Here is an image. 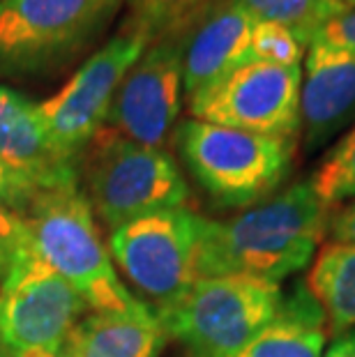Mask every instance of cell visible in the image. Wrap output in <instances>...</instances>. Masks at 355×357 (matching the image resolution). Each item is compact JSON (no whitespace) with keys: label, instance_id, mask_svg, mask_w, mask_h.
I'll list each match as a JSON object with an SVG mask.
<instances>
[{"label":"cell","instance_id":"obj_14","mask_svg":"<svg viewBox=\"0 0 355 357\" xmlns=\"http://www.w3.org/2000/svg\"><path fill=\"white\" fill-rule=\"evenodd\" d=\"M256 19L233 0H213L183 35L185 100L247 65Z\"/></svg>","mask_w":355,"mask_h":357},{"label":"cell","instance_id":"obj_9","mask_svg":"<svg viewBox=\"0 0 355 357\" xmlns=\"http://www.w3.org/2000/svg\"><path fill=\"white\" fill-rule=\"evenodd\" d=\"M148 44L141 33L123 26L54 97L40 102L51 141L67 159L79 164L86 148L104 129L120 83Z\"/></svg>","mask_w":355,"mask_h":357},{"label":"cell","instance_id":"obj_1","mask_svg":"<svg viewBox=\"0 0 355 357\" xmlns=\"http://www.w3.org/2000/svg\"><path fill=\"white\" fill-rule=\"evenodd\" d=\"M332 212L307 180L279 189L229 219L201 224L199 275H243L282 284L312 265Z\"/></svg>","mask_w":355,"mask_h":357},{"label":"cell","instance_id":"obj_27","mask_svg":"<svg viewBox=\"0 0 355 357\" xmlns=\"http://www.w3.org/2000/svg\"><path fill=\"white\" fill-rule=\"evenodd\" d=\"M14 357H65L63 353H47V351H33V353H21Z\"/></svg>","mask_w":355,"mask_h":357},{"label":"cell","instance_id":"obj_7","mask_svg":"<svg viewBox=\"0 0 355 357\" xmlns=\"http://www.w3.org/2000/svg\"><path fill=\"white\" fill-rule=\"evenodd\" d=\"M201 215L180 208L139 217L111 231L107 247L113 265L155 311L173 307L201 279Z\"/></svg>","mask_w":355,"mask_h":357},{"label":"cell","instance_id":"obj_21","mask_svg":"<svg viewBox=\"0 0 355 357\" xmlns=\"http://www.w3.org/2000/svg\"><path fill=\"white\" fill-rule=\"evenodd\" d=\"M307 42L298 33L275 21L256 19L252 40H249L247 63H266L279 67H302Z\"/></svg>","mask_w":355,"mask_h":357},{"label":"cell","instance_id":"obj_29","mask_svg":"<svg viewBox=\"0 0 355 357\" xmlns=\"http://www.w3.org/2000/svg\"><path fill=\"white\" fill-rule=\"evenodd\" d=\"M0 357H14V355H12L10 351H7V348H5L3 344H0Z\"/></svg>","mask_w":355,"mask_h":357},{"label":"cell","instance_id":"obj_16","mask_svg":"<svg viewBox=\"0 0 355 357\" xmlns=\"http://www.w3.org/2000/svg\"><path fill=\"white\" fill-rule=\"evenodd\" d=\"M330 339L326 316L305 284L282 295L275 318L233 357H323Z\"/></svg>","mask_w":355,"mask_h":357},{"label":"cell","instance_id":"obj_19","mask_svg":"<svg viewBox=\"0 0 355 357\" xmlns=\"http://www.w3.org/2000/svg\"><path fill=\"white\" fill-rule=\"evenodd\" d=\"M307 182L328 208L355 201V123L332 143Z\"/></svg>","mask_w":355,"mask_h":357},{"label":"cell","instance_id":"obj_22","mask_svg":"<svg viewBox=\"0 0 355 357\" xmlns=\"http://www.w3.org/2000/svg\"><path fill=\"white\" fill-rule=\"evenodd\" d=\"M33 247L26 219L0 205V281L14 268L17 258Z\"/></svg>","mask_w":355,"mask_h":357},{"label":"cell","instance_id":"obj_5","mask_svg":"<svg viewBox=\"0 0 355 357\" xmlns=\"http://www.w3.org/2000/svg\"><path fill=\"white\" fill-rule=\"evenodd\" d=\"M86 199L104 229L190 203V185L176 157L102 129L79 159Z\"/></svg>","mask_w":355,"mask_h":357},{"label":"cell","instance_id":"obj_12","mask_svg":"<svg viewBox=\"0 0 355 357\" xmlns=\"http://www.w3.org/2000/svg\"><path fill=\"white\" fill-rule=\"evenodd\" d=\"M355 123V51L312 40L302 60L300 136L307 153Z\"/></svg>","mask_w":355,"mask_h":357},{"label":"cell","instance_id":"obj_28","mask_svg":"<svg viewBox=\"0 0 355 357\" xmlns=\"http://www.w3.org/2000/svg\"><path fill=\"white\" fill-rule=\"evenodd\" d=\"M339 10L342 12H351V10H355V0H332Z\"/></svg>","mask_w":355,"mask_h":357},{"label":"cell","instance_id":"obj_3","mask_svg":"<svg viewBox=\"0 0 355 357\" xmlns=\"http://www.w3.org/2000/svg\"><path fill=\"white\" fill-rule=\"evenodd\" d=\"M24 219L33 249L90 311H130L143 305L120 279L81 187L40 192Z\"/></svg>","mask_w":355,"mask_h":357},{"label":"cell","instance_id":"obj_20","mask_svg":"<svg viewBox=\"0 0 355 357\" xmlns=\"http://www.w3.org/2000/svg\"><path fill=\"white\" fill-rule=\"evenodd\" d=\"M233 3L247 10L254 19L275 21L291 28L307 42V47L332 17L342 14L332 0H233Z\"/></svg>","mask_w":355,"mask_h":357},{"label":"cell","instance_id":"obj_23","mask_svg":"<svg viewBox=\"0 0 355 357\" xmlns=\"http://www.w3.org/2000/svg\"><path fill=\"white\" fill-rule=\"evenodd\" d=\"M37 189L24 180L19 173H14L3 159H0V205L12 212H17L19 217H26L30 205L37 199Z\"/></svg>","mask_w":355,"mask_h":357},{"label":"cell","instance_id":"obj_6","mask_svg":"<svg viewBox=\"0 0 355 357\" xmlns=\"http://www.w3.org/2000/svg\"><path fill=\"white\" fill-rule=\"evenodd\" d=\"M282 286L243 275L201 277L176 305L157 311L187 357H233L273 321Z\"/></svg>","mask_w":355,"mask_h":357},{"label":"cell","instance_id":"obj_25","mask_svg":"<svg viewBox=\"0 0 355 357\" xmlns=\"http://www.w3.org/2000/svg\"><path fill=\"white\" fill-rule=\"evenodd\" d=\"M328 235L335 242H351V245H355V201L342 205L330 217Z\"/></svg>","mask_w":355,"mask_h":357},{"label":"cell","instance_id":"obj_17","mask_svg":"<svg viewBox=\"0 0 355 357\" xmlns=\"http://www.w3.org/2000/svg\"><path fill=\"white\" fill-rule=\"evenodd\" d=\"M302 284L319 302L332 339L355 330V245L335 240L323 245Z\"/></svg>","mask_w":355,"mask_h":357},{"label":"cell","instance_id":"obj_11","mask_svg":"<svg viewBox=\"0 0 355 357\" xmlns=\"http://www.w3.org/2000/svg\"><path fill=\"white\" fill-rule=\"evenodd\" d=\"M185 100L183 35L148 44L113 97L104 129L150 148H164Z\"/></svg>","mask_w":355,"mask_h":357},{"label":"cell","instance_id":"obj_8","mask_svg":"<svg viewBox=\"0 0 355 357\" xmlns=\"http://www.w3.org/2000/svg\"><path fill=\"white\" fill-rule=\"evenodd\" d=\"M88 305L33 247L0 286V344L12 355L60 353Z\"/></svg>","mask_w":355,"mask_h":357},{"label":"cell","instance_id":"obj_15","mask_svg":"<svg viewBox=\"0 0 355 357\" xmlns=\"http://www.w3.org/2000/svg\"><path fill=\"white\" fill-rule=\"evenodd\" d=\"M166 332L157 311L143 302L130 311H90L65 341V357H160Z\"/></svg>","mask_w":355,"mask_h":357},{"label":"cell","instance_id":"obj_4","mask_svg":"<svg viewBox=\"0 0 355 357\" xmlns=\"http://www.w3.org/2000/svg\"><path fill=\"white\" fill-rule=\"evenodd\" d=\"M127 0H0V81L58 74L90 51Z\"/></svg>","mask_w":355,"mask_h":357},{"label":"cell","instance_id":"obj_18","mask_svg":"<svg viewBox=\"0 0 355 357\" xmlns=\"http://www.w3.org/2000/svg\"><path fill=\"white\" fill-rule=\"evenodd\" d=\"M213 0H127L125 26L153 44L164 37H180Z\"/></svg>","mask_w":355,"mask_h":357},{"label":"cell","instance_id":"obj_24","mask_svg":"<svg viewBox=\"0 0 355 357\" xmlns=\"http://www.w3.org/2000/svg\"><path fill=\"white\" fill-rule=\"evenodd\" d=\"M314 40H323V42L335 44V47L355 51V10L332 17L328 24L316 33Z\"/></svg>","mask_w":355,"mask_h":357},{"label":"cell","instance_id":"obj_26","mask_svg":"<svg viewBox=\"0 0 355 357\" xmlns=\"http://www.w3.org/2000/svg\"><path fill=\"white\" fill-rule=\"evenodd\" d=\"M323 357H355V330L344 332L332 339Z\"/></svg>","mask_w":355,"mask_h":357},{"label":"cell","instance_id":"obj_10","mask_svg":"<svg viewBox=\"0 0 355 357\" xmlns=\"http://www.w3.org/2000/svg\"><path fill=\"white\" fill-rule=\"evenodd\" d=\"M300 88L302 67L247 63L190 97V118L298 141Z\"/></svg>","mask_w":355,"mask_h":357},{"label":"cell","instance_id":"obj_2","mask_svg":"<svg viewBox=\"0 0 355 357\" xmlns=\"http://www.w3.org/2000/svg\"><path fill=\"white\" fill-rule=\"evenodd\" d=\"M187 173L213 205L245 210L279 192L298 141L219 127L187 118L173 132Z\"/></svg>","mask_w":355,"mask_h":357},{"label":"cell","instance_id":"obj_13","mask_svg":"<svg viewBox=\"0 0 355 357\" xmlns=\"http://www.w3.org/2000/svg\"><path fill=\"white\" fill-rule=\"evenodd\" d=\"M0 159L37 192L79 187V164L51 141L40 102L0 83Z\"/></svg>","mask_w":355,"mask_h":357}]
</instances>
